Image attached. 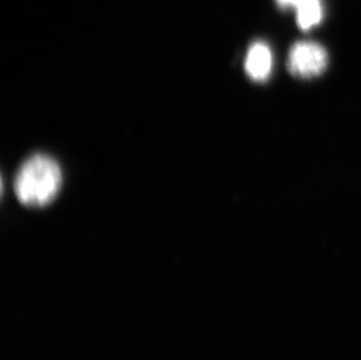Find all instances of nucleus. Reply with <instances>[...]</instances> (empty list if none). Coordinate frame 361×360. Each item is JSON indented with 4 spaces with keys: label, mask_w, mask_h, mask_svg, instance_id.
<instances>
[{
    "label": "nucleus",
    "mask_w": 361,
    "mask_h": 360,
    "mask_svg": "<svg viewBox=\"0 0 361 360\" xmlns=\"http://www.w3.org/2000/svg\"><path fill=\"white\" fill-rule=\"evenodd\" d=\"M62 185L59 164L46 155L30 157L14 178V193L21 204L42 208L54 200Z\"/></svg>",
    "instance_id": "f257e3e1"
},
{
    "label": "nucleus",
    "mask_w": 361,
    "mask_h": 360,
    "mask_svg": "<svg viewBox=\"0 0 361 360\" xmlns=\"http://www.w3.org/2000/svg\"><path fill=\"white\" fill-rule=\"evenodd\" d=\"M327 66L326 51L316 42H297L288 59V68L298 78H312L322 74Z\"/></svg>",
    "instance_id": "f03ea898"
},
{
    "label": "nucleus",
    "mask_w": 361,
    "mask_h": 360,
    "mask_svg": "<svg viewBox=\"0 0 361 360\" xmlns=\"http://www.w3.org/2000/svg\"><path fill=\"white\" fill-rule=\"evenodd\" d=\"M273 67V55L264 42H255L249 48L245 68L249 78L255 81H264L269 78Z\"/></svg>",
    "instance_id": "7ed1b4c3"
},
{
    "label": "nucleus",
    "mask_w": 361,
    "mask_h": 360,
    "mask_svg": "<svg viewBox=\"0 0 361 360\" xmlns=\"http://www.w3.org/2000/svg\"><path fill=\"white\" fill-rule=\"evenodd\" d=\"M281 6H293L297 11V21L300 28L310 30L323 18L321 0H277Z\"/></svg>",
    "instance_id": "20e7f679"
}]
</instances>
